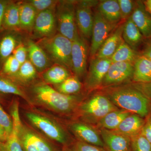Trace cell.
Here are the masks:
<instances>
[{"label":"cell","instance_id":"7402d4cb","mask_svg":"<svg viewBox=\"0 0 151 151\" xmlns=\"http://www.w3.org/2000/svg\"><path fill=\"white\" fill-rule=\"evenodd\" d=\"M20 3L10 1L3 17L2 29L16 31L20 29L19 9Z\"/></svg>","mask_w":151,"mask_h":151},{"label":"cell","instance_id":"ab89813d","mask_svg":"<svg viewBox=\"0 0 151 151\" xmlns=\"http://www.w3.org/2000/svg\"><path fill=\"white\" fill-rule=\"evenodd\" d=\"M131 84L142 93L148 99L151 100V81L144 84L132 83Z\"/></svg>","mask_w":151,"mask_h":151},{"label":"cell","instance_id":"ba28073f","mask_svg":"<svg viewBox=\"0 0 151 151\" xmlns=\"http://www.w3.org/2000/svg\"><path fill=\"white\" fill-rule=\"evenodd\" d=\"M19 136L24 151H62L23 124L19 129Z\"/></svg>","mask_w":151,"mask_h":151},{"label":"cell","instance_id":"d4e9b609","mask_svg":"<svg viewBox=\"0 0 151 151\" xmlns=\"http://www.w3.org/2000/svg\"><path fill=\"white\" fill-rule=\"evenodd\" d=\"M37 14L35 9L28 2L20 3V29L27 31H32Z\"/></svg>","mask_w":151,"mask_h":151},{"label":"cell","instance_id":"7bdbcfd3","mask_svg":"<svg viewBox=\"0 0 151 151\" xmlns=\"http://www.w3.org/2000/svg\"><path fill=\"white\" fill-rule=\"evenodd\" d=\"M8 137L4 130L0 126V149L4 145Z\"/></svg>","mask_w":151,"mask_h":151},{"label":"cell","instance_id":"74e56055","mask_svg":"<svg viewBox=\"0 0 151 151\" xmlns=\"http://www.w3.org/2000/svg\"><path fill=\"white\" fill-rule=\"evenodd\" d=\"M72 146L77 151H106L104 147L76 140Z\"/></svg>","mask_w":151,"mask_h":151},{"label":"cell","instance_id":"484cf974","mask_svg":"<svg viewBox=\"0 0 151 151\" xmlns=\"http://www.w3.org/2000/svg\"><path fill=\"white\" fill-rule=\"evenodd\" d=\"M70 76L67 68L56 64L47 69L42 74L44 81L47 84L58 85Z\"/></svg>","mask_w":151,"mask_h":151},{"label":"cell","instance_id":"ac0fdd59","mask_svg":"<svg viewBox=\"0 0 151 151\" xmlns=\"http://www.w3.org/2000/svg\"><path fill=\"white\" fill-rule=\"evenodd\" d=\"M145 123V119L134 113H131L114 131L131 138L141 134Z\"/></svg>","mask_w":151,"mask_h":151},{"label":"cell","instance_id":"8fae6325","mask_svg":"<svg viewBox=\"0 0 151 151\" xmlns=\"http://www.w3.org/2000/svg\"><path fill=\"white\" fill-rule=\"evenodd\" d=\"M116 25L111 24L97 10L94 14V23L92 28V41L90 48V55L95 57L99 49L111 34Z\"/></svg>","mask_w":151,"mask_h":151},{"label":"cell","instance_id":"30bf717a","mask_svg":"<svg viewBox=\"0 0 151 151\" xmlns=\"http://www.w3.org/2000/svg\"><path fill=\"white\" fill-rule=\"evenodd\" d=\"M111 63L110 58H92L84 81L86 90L91 92L101 88L103 79Z\"/></svg>","mask_w":151,"mask_h":151},{"label":"cell","instance_id":"603a6c76","mask_svg":"<svg viewBox=\"0 0 151 151\" xmlns=\"http://www.w3.org/2000/svg\"><path fill=\"white\" fill-rule=\"evenodd\" d=\"M131 113L129 111L119 108L108 113L94 127L97 129L116 130L122 121Z\"/></svg>","mask_w":151,"mask_h":151},{"label":"cell","instance_id":"9c48e42d","mask_svg":"<svg viewBox=\"0 0 151 151\" xmlns=\"http://www.w3.org/2000/svg\"><path fill=\"white\" fill-rule=\"evenodd\" d=\"M98 1H81L76 2V20L78 30L82 36L89 39L92 36L94 23V15L92 8Z\"/></svg>","mask_w":151,"mask_h":151},{"label":"cell","instance_id":"60d3db41","mask_svg":"<svg viewBox=\"0 0 151 151\" xmlns=\"http://www.w3.org/2000/svg\"><path fill=\"white\" fill-rule=\"evenodd\" d=\"M141 134L151 143V114L145 118V123Z\"/></svg>","mask_w":151,"mask_h":151},{"label":"cell","instance_id":"b9f144b4","mask_svg":"<svg viewBox=\"0 0 151 151\" xmlns=\"http://www.w3.org/2000/svg\"><path fill=\"white\" fill-rule=\"evenodd\" d=\"M10 1L0 0V31L2 30L3 17L6 7Z\"/></svg>","mask_w":151,"mask_h":151},{"label":"cell","instance_id":"836d02e7","mask_svg":"<svg viewBox=\"0 0 151 151\" xmlns=\"http://www.w3.org/2000/svg\"><path fill=\"white\" fill-rule=\"evenodd\" d=\"M131 139V151H151V144L141 134Z\"/></svg>","mask_w":151,"mask_h":151},{"label":"cell","instance_id":"4316f807","mask_svg":"<svg viewBox=\"0 0 151 151\" xmlns=\"http://www.w3.org/2000/svg\"><path fill=\"white\" fill-rule=\"evenodd\" d=\"M138 56L137 52L122 39L118 48L110 59L112 63L128 62L134 64Z\"/></svg>","mask_w":151,"mask_h":151},{"label":"cell","instance_id":"f546056e","mask_svg":"<svg viewBox=\"0 0 151 151\" xmlns=\"http://www.w3.org/2000/svg\"><path fill=\"white\" fill-rule=\"evenodd\" d=\"M12 132L0 151H24L19 136V130L22 123L20 119L13 120Z\"/></svg>","mask_w":151,"mask_h":151},{"label":"cell","instance_id":"1f68e13d","mask_svg":"<svg viewBox=\"0 0 151 151\" xmlns=\"http://www.w3.org/2000/svg\"><path fill=\"white\" fill-rule=\"evenodd\" d=\"M55 86V89L58 92L69 95L78 94L82 87L80 80L75 76H70L61 84Z\"/></svg>","mask_w":151,"mask_h":151},{"label":"cell","instance_id":"4fadbf2b","mask_svg":"<svg viewBox=\"0 0 151 151\" xmlns=\"http://www.w3.org/2000/svg\"><path fill=\"white\" fill-rule=\"evenodd\" d=\"M88 47L84 38L79 36L72 41L71 71L76 77L81 79L86 73Z\"/></svg>","mask_w":151,"mask_h":151},{"label":"cell","instance_id":"ffe728a7","mask_svg":"<svg viewBox=\"0 0 151 151\" xmlns=\"http://www.w3.org/2000/svg\"><path fill=\"white\" fill-rule=\"evenodd\" d=\"M132 83H149L151 81V61L142 55H139L134 64Z\"/></svg>","mask_w":151,"mask_h":151},{"label":"cell","instance_id":"52a82bcc","mask_svg":"<svg viewBox=\"0 0 151 151\" xmlns=\"http://www.w3.org/2000/svg\"><path fill=\"white\" fill-rule=\"evenodd\" d=\"M134 70L133 63H112L103 79L101 89L127 84L132 81Z\"/></svg>","mask_w":151,"mask_h":151},{"label":"cell","instance_id":"ee69618b","mask_svg":"<svg viewBox=\"0 0 151 151\" xmlns=\"http://www.w3.org/2000/svg\"><path fill=\"white\" fill-rule=\"evenodd\" d=\"M149 40L142 55L151 61V39Z\"/></svg>","mask_w":151,"mask_h":151},{"label":"cell","instance_id":"f1b7e54d","mask_svg":"<svg viewBox=\"0 0 151 151\" xmlns=\"http://www.w3.org/2000/svg\"><path fill=\"white\" fill-rule=\"evenodd\" d=\"M37 70L31 62L27 60L21 65L19 69L16 74L9 78L17 84L18 83L26 84L36 78L37 76Z\"/></svg>","mask_w":151,"mask_h":151},{"label":"cell","instance_id":"d590c367","mask_svg":"<svg viewBox=\"0 0 151 151\" xmlns=\"http://www.w3.org/2000/svg\"><path fill=\"white\" fill-rule=\"evenodd\" d=\"M122 19L126 20L132 15L134 9L135 2L131 0H118Z\"/></svg>","mask_w":151,"mask_h":151},{"label":"cell","instance_id":"7a4b0ae2","mask_svg":"<svg viewBox=\"0 0 151 151\" xmlns=\"http://www.w3.org/2000/svg\"><path fill=\"white\" fill-rule=\"evenodd\" d=\"M101 89H103L101 93L119 109L145 119L151 114V100L131 84Z\"/></svg>","mask_w":151,"mask_h":151},{"label":"cell","instance_id":"5b68a950","mask_svg":"<svg viewBox=\"0 0 151 151\" xmlns=\"http://www.w3.org/2000/svg\"><path fill=\"white\" fill-rule=\"evenodd\" d=\"M26 117L32 125L47 138L61 144L63 147L71 145L74 142L66 130L53 120L32 112H27Z\"/></svg>","mask_w":151,"mask_h":151},{"label":"cell","instance_id":"7c38bea8","mask_svg":"<svg viewBox=\"0 0 151 151\" xmlns=\"http://www.w3.org/2000/svg\"><path fill=\"white\" fill-rule=\"evenodd\" d=\"M68 127L77 141L103 147L99 130L94 126L79 120L69 122Z\"/></svg>","mask_w":151,"mask_h":151},{"label":"cell","instance_id":"8d00e7d4","mask_svg":"<svg viewBox=\"0 0 151 151\" xmlns=\"http://www.w3.org/2000/svg\"><path fill=\"white\" fill-rule=\"evenodd\" d=\"M0 126L4 130L8 136L11 134L13 130L12 120L0 105Z\"/></svg>","mask_w":151,"mask_h":151},{"label":"cell","instance_id":"d6986e66","mask_svg":"<svg viewBox=\"0 0 151 151\" xmlns=\"http://www.w3.org/2000/svg\"><path fill=\"white\" fill-rule=\"evenodd\" d=\"M123 27L124 25H121L110 35L99 49L95 57L100 58H111L123 39Z\"/></svg>","mask_w":151,"mask_h":151},{"label":"cell","instance_id":"7dc6e473","mask_svg":"<svg viewBox=\"0 0 151 151\" xmlns=\"http://www.w3.org/2000/svg\"></svg>","mask_w":151,"mask_h":151},{"label":"cell","instance_id":"cb8c5ba5","mask_svg":"<svg viewBox=\"0 0 151 151\" xmlns=\"http://www.w3.org/2000/svg\"><path fill=\"white\" fill-rule=\"evenodd\" d=\"M98 11L109 23L116 25L121 19V11L117 0H105L99 3Z\"/></svg>","mask_w":151,"mask_h":151},{"label":"cell","instance_id":"e0dca14e","mask_svg":"<svg viewBox=\"0 0 151 151\" xmlns=\"http://www.w3.org/2000/svg\"><path fill=\"white\" fill-rule=\"evenodd\" d=\"M28 55L37 70L39 72L46 70L50 65V59L46 52L37 43L31 40L27 42Z\"/></svg>","mask_w":151,"mask_h":151},{"label":"cell","instance_id":"8992f818","mask_svg":"<svg viewBox=\"0 0 151 151\" xmlns=\"http://www.w3.org/2000/svg\"><path fill=\"white\" fill-rule=\"evenodd\" d=\"M75 4V1H59L55 12L59 33L72 42L80 36L76 20Z\"/></svg>","mask_w":151,"mask_h":151},{"label":"cell","instance_id":"5bb4252c","mask_svg":"<svg viewBox=\"0 0 151 151\" xmlns=\"http://www.w3.org/2000/svg\"><path fill=\"white\" fill-rule=\"evenodd\" d=\"M55 9L47 10L37 14L32 29L36 37L42 39L55 34L57 28Z\"/></svg>","mask_w":151,"mask_h":151},{"label":"cell","instance_id":"d6a6232c","mask_svg":"<svg viewBox=\"0 0 151 151\" xmlns=\"http://www.w3.org/2000/svg\"><path fill=\"white\" fill-rule=\"evenodd\" d=\"M21 65L20 63L12 55L3 63L0 73L7 77H12L18 71Z\"/></svg>","mask_w":151,"mask_h":151},{"label":"cell","instance_id":"9a60e30c","mask_svg":"<svg viewBox=\"0 0 151 151\" xmlns=\"http://www.w3.org/2000/svg\"><path fill=\"white\" fill-rule=\"evenodd\" d=\"M106 151H131V139L114 130L98 129Z\"/></svg>","mask_w":151,"mask_h":151},{"label":"cell","instance_id":"bcb514c9","mask_svg":"<svg viewBox=\"0 0 151 151\" xmlns=\"http://www.w3.org/2000/svg\"><path fill=\"white\" fill-rule=\"evenodd\" d=\"M62 151H77L76 149L73 147L72 145L67 146V147H63Z\"/></svg>","mask_w":151,"mask_h":151},{"label":"cell","instance_id":"277c9868","mask_svg":"<svg viewBox=\"0 0 151 151\" xmlns=\"http://www.w3.org/2000/svg\"><path fill=\"white\" fill-rule=\"evenodd\" d=\"M37 44L56 64L71 70V40L58 33L50 37L42 39Z\"/></svg>","mask_w":151,"mask_h":151},{"label":"cell","instance_id":"e575fe53","mask_svg":"<svg viewBox=\"0 0 151 151\" xmlns=\"http://www.w3.org/2000/svg\"><path fill=\"white\" fill-rule=\"evenodd\" d=\"M27 2L33 7L38 14L47 10L55 9L59 1L53 0H31Z\"/></svg>","mask_w":151,"mask_h":151},{"label":"cell","instance_id":"2e32d148","mask_svg":"<svg viewBox=\"0 0 151 151\" xmlns=\"http://www.w3.org/2000/svg\"><path fill=\"white\" fill-rule=\"evenodd\" d=\"M131 17L144 38L151 39V15L143 2H135L134 9Z\"/></svg>","mask_w":151,"mask_h":151},{"label":"cell","instance_id":"4dcf8cb0","mask_svg":"<svg viewBox=\"0 0 151 151\" xmlns=\"http://www.w3.org/2000/svg\"><path fill=\"white\" fill-rule=\"evenodd\" d=\"M0 93L12 94L24 98L31 103L28 95L24 92L16 82L10 78L0 73Z\"/></svg>","mask_w":151,"mask_h":151},{"label":"cell","instance_id":"44dd1931","mask_svg":"<svg viewBox=\"0 0 151 151\" xmlns=\"http://www.w3.org/2000/svg\"><path fill=\"white\" fill-rule=\"evenodd\" d=\"M122 38L124 42L135 51L142 43L144 38L131 17L124 24Z\"/></svg>","mask_w":151,"mask_h":151},{"label":"cell","instance_id":"f6af8a7d","mask_svg":"<svg viewBox=\"0 0 151 151\" xmlns=\"http://www.w3.org/2000/svg\"><path fill=\"white\" fill-rule=\"evenodd\" d=\"M148 12L151 15V0H147L143 2Z\"/></svg>","mask_w":151,"mask_h":151},{"label":"cell","instance_id":"f35d334b","mask_svg":"<svg viewBox=\"0 0 151 151\" xmlns=\"http://www.w3.org/2000/svg\"><path fill=\"white\" fill-rule=\"evenodd\" d=\"M27 48L22 44L20 43L14 50L12 55L22 65L27 60Z\"/></svg>","mask_w":151,"mask_h":151},{"label":"cell","instance_id":"6da1fadb","mask_svg":"<svg viewBox=\"0 0 151 151\" xmlns=\"http://www.w3.org/2000/svg\"><path fill=\"white\" fill-rule=\"evenodd\" d=\"M34 103L60 114H74L78 105L86 98L82 94H63L45 83H38L32 88Z\"/></svg>","mask_w":151,"mask_h":151},{"label":"cell","instance_id":"3957f363","mask_svg":"<svg viewBox=\"0 0 151 151\" xmlns=\"http://www.w3.org/2000/svg\"><path fill=\"white\" fill-rule=\"evenodd\" d=\"M119 109L101 92L85 98L78 105L75 116L95 126L109 112Z\"/></svg>","mask_w":151,"mask_h":151},{"label":"cell","instance_id":"83f0119b","mask_svg":"<svg viewBox=\"0 0 151 151\" xmlns=\"http://www.w3.org/2000/svg\"><path fill=\"white\" fill-rule=\"evenodd\" d=\"M16 37L9 33L0 38V64L2 65L7 58L12 55L17 46Z\"/></svg>","mask_w":151,"mask_h":151}]
</instances>
